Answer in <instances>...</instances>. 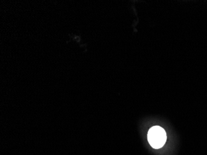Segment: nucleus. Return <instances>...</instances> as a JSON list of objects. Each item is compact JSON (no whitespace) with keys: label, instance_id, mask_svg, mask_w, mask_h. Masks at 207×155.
<instances>
[{"label":"nucleus","instance_id":"obj_1","mask_svg":"<svg viewBox=\"0 0 207 155\" xmlns=\"http://www.w3.org/2000/svg\"><path fill=\"white\" fill-rule=\"evenodd\" d=\"M166 131L159 126H154L148 131V140L153 148L159 149L162 147L166 143Z\"/></svg>","mask_w":207,"mask_h":155}]
</instances>
